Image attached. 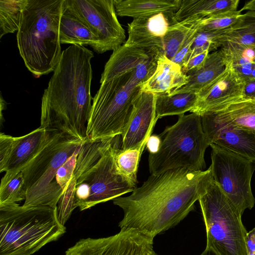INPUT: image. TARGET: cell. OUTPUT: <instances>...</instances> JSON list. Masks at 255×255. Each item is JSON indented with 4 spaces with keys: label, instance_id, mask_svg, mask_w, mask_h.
Returning a JSON list of instances; mask_svg holds the SVG:
<instances>
[{
    "label": "cell",
    "instance_id": "obj_38",
    "mask_svg": "<svg viewBox=\"0 0 255 255\" xmlns=\"http://www.w3.org/2000/svg\"><path fill=\"white\" fill-rule=\"evenodd\" d=\"M245 243L247 254L255 253V228L247 233Z\"/></svg>",
    "mask_w": 255,
    "mask_h": 255
},
{
    "label": "cell",
    "instance_id": "obj_31",
    "mask_svg": "<svg viewBox=\"0 0 255 255\" xmlns=\"http://www.w3.org/2000/svg\"><path fill=\"white\" fill-rule=\"evenodd\" d=\"M226 30L208 31L198 29L186 62L192 57L204 51L211 52L220 47L219 38Z\"/></svg>",
    "mask_w": 255,
    "mask_h": 255
},
{
    "label": "cell",
    "instance_id": "obj_3",
    "mask_svg": "<svg viewBox=\"0 0 255 255\" xmlns=\"http://www.w3.org/2000/svg\"><path fill=\"white\" fill-rule=\"evenodd\" d=\"M92 51L71 45L62 53L41 99L40 128L85 141L92 107Z\"/></svg>",
    "mask_w": 255,
    "mask_h": 255
},
{
    "label": "cell",
    "instance_id": "obj_26",
    "mask_svg": "<svg viewBox=\"0 0 255 255\" xmlns=\"http://www.w3.org/2000/svg\"><path fill=\"white\" fill-rule=\"evenodd\" d=\"M219 41L220 44L222 41H229L255 47V11H247L242 14L236 23L220 36Z\"/></svg>",
    "mask_w": 255,
    "mask_h": 255
},
{
    "label": "cell",
    "instance_id": "obj_30",
    "mask_svg": "<svg viewBox=\"0 0 255 255\" xmlns=\"http://www.w3.org/2000/svg\"><path fill=\"white\" fill-rule=\"evenodd\" d=\"M220 44L226 65L235 66L255 63L253 47L229 41H222Z\"/></svg>",
    "mask_w": 255,
    "mask_h": 255
},
{
    "label": "cell",
    "instance_id": "obj_4",
    "mask_svg": "<svg viewBox=\"0 0 255 255\" xmlns=\"http://www.w3.org/2000/svg\"><path fill=\"white\" fill-rule=\"evenodd\" d=\"M120 141L119 135L95 141L85 139L82 143L73 173L75 206L80 211L131 192L136 187L117 168Z\"/></svg>",
    "mask_w": 255,
    "mask_h": 255
},
{
    "label": "cell",
    "instance_id": "obj_9",
    "mask_svg": "<svg viewBox=\"0 0 255 255\" xmlns=\"http://www.w3.org/2000/svg\"><path fill=\"white\" fill-rule=\"evenodd\" d=\"M199 202L206 231V249L218 255H247V231L242 214L212 180Z\"/></svg>",
    "mask_w": 255,
    "mask_h": 255
},
{
    "label": "cell",
    "instance_id": "obj_37",
    "mask_svg": "<svg viewBox=\"0 0 255 255\" xmlns=\"http://www.w3.org/2000/svg\"><path fill=\"white\" fill-rule=\"evenodd\" d=\"M160 144V138L158 135H152L148 138L146 146L149 153L156 152L159 147Z\"/></svg>",
    "mask_w": 255,
    "mask_h": 255
},
{
    "label": "cell",
    "instance_id": "obj_20",
    "mask_svg": "<svg viewBox=\"0 0 255 255\" xmlns=\"http://www.w3.org/2000/svg\"><path fill=\"white\" fill-rule=\"evenodd\" d=\"M226 68V64L220 49L209 53L200 67L187 75L186 84L173 91L170 94L182 93L197 94L218 78Z\"/></svg>",
    "mask_w": 255,
    "mask_h": 255
},
{
    "label": "cell",
    "instance_id": "obj_24",
    "mask_svg": "<svg viewBox=\"0 0 255 255\" xmlns=\"http://www.w3.org/2000/svg\"><path fill=\"white\" fill-rule=\"evenodd\" d=\"M203 18L192 16L169 26L161 50L168 59L172 60L189 37L198 30Z\"/></svg>",
    "mask_w": 255,
    "mask_h": 255
},
{
    "label": "cell",
    "instance_id": "obj_19",
    "mask_svg": "<svg viewBox=\"0 0 255 255\" xmlns=\"http://www.w3.org/2000/svg\"><path fill=\"white\" fill-rule=\"evenodd\" d=\"M206 114L216 121L255 135V100L243 97L216 112Z\"/></svg>",
    "mask_w": 255,
    "mask_h": 255
},
{
    "label": "cell",
    "instance_id": "obj_32",
    "mask_svg": "<svg viewBox=\"0 0 255 255\" xmlns=\"http://www.w3.org/2000/svg\"><path fill=\"white\" fill-rule=\"evenodd\" d=\"M241 10L229 11L203 18L199 29L208 31L226 30L232 27L242 14Z\"/></svg>",
    "mask_w": 255,
    "mask_h": 255
},
{
    "label": "cell",
    "instance_id": "obj_41",
    "mask_svg": "<svg viewBox=\"0 0 255 255\" xmlns=\"http://www.w3.org/2000/svg\"><path fill=\"white\" fill-rule=\"evenodd\" d=\"M200 255H218L214 251L211 249H205Z\"/></svg>",
    "mask_w": 255,
    "mask_h": 255
},
{
    "label": "cell",
    "instance_id": "obj_43",
    "mask_svg": "<svg viewBox=\"0 0 255 255\" xmlns=\"http://www.w3.org/2000/svg\"><path fill=\"white\" fill-rule=\"evenodd\" d=\"M150 255H157V254H156L154 252H154H153V253H152Z\"/></svg>",
    "mask_w": 255,
    "mask_h": 255
},
{
    "label": "cell",
    "instance_id": "obj_44",
    "mask_svg": "<svg viewBox=\"0 0 255 255\" xmlns=\"http://www.w3.org/2000/svg\"><path fill=\"white\" fill-rule=\"evenodd\" d=\"M247 255H255V253H249V254H248Z\"/></svg>",
    "mask_w": 255,
    "mask_h": 255
},
{
    "label": "cell",
    "instance_id": "obj_8",
    "mask_svg": "<svg viewBox=\"0 0 255 255\" xmlns=\"http://www.w3.org/2000/svg\"><path fill=\"white\" fill-rule=\"evenodd\" d=\"M158 135L159 149L148 156L150 174L178 168L202 171L205 168L204 154L209 145L200 115L180 116L175 124L166 127Z\"/></svg>",
    "mask_w": 255,
    "mask_h": 255
},
{
    "label": "cell",
    "instance_id": "obj_2",
    "mask_svg": "<svg viewBox=\"0 0 255 255\" xmlns=\"http://www.w3.org/2000/svg\"><path fill=\"white\" fill-rule=\"evenodd\" d=\"M161 49L122 45L105 64L101 85L93 98L86 139L95 141L122 135L141 86L153 73Z\"/></svg>",
    "mask_w": 255,
    "mask_h": 255
},
{
    "label": "cell",
    "instance_id": "obj_22",
    "mask_svg": "<svg viewBox=\"0 0 255 255\" xmlns=\"http://www.w3.org/2000/svg\"><path fill=\"white\" fill-rule=\"evenodd\" d=\"M182 0H114L117 14L137 18L158 13L173 15Z\"/></svg>",
    "mask_w": 255,
    "mask_h": 255
},
{
    "label": "cell",
    "instance_id": "obj_12",
    "mask_svg": "<svg viewBox=\"0 0 255 255\" xmlns=\"http://www.w3.org/2000/svg\"><path fill=\"white\" fill-rule=\"evenodd\" d=\"M153 252V239L129 229L108 237L80 240L65 255H149Z\"/></svg>",
    "mask_w": 255,
    "mask_h": 255
},
{
    "label": "cell",
    "instance_id": "obj_13",
    "mask_svg": "<svg viewBox=\"0 0 255 255\" xmlns=\"http://www.w3.org/2000/svg\"><path fill=\"white\" fill-rule=\"evenodd\" d=\"M48 129L38 128L20 137L0 133V172L22 171L37 154L47 137Z\"/></svg>",
    "mask_w": 255,
    "mask_h": 255
},
{
    "label": "cell",
    "instance_id": "obj_11",
    "mask_svg": "<svg viewBox=\"0 0 255 255\" xmlns=\"http://www.w3.org/2000/svg\"><path fill=\"white\" fill-rule=\"evenodd\" d=\"M64 3L96 35L99 53L114 51L125 43V31L118 20L114 0H64Z\"/></svg>",
    "mask_w": 255,
    "mask_h": 255
},
{
    "label": "cell",
    "instance_id": "obj_33",
    "mask_svg": "<svg viewBox=\"0 0 255 255\" xmlns=\"http://www.w3.org/2000/svg\"><path fill=\"white\" fill-rule=\"evenodd\" d=\"M76 181L74 177L69 182L57 204L58 219L64 225L71 216L75 206V190Z\"/></svg>",
    "mask_w": 255,
    "mask_h": 255
},
{
    "label": "cell",
    "instance_id": "obj_16",
    "mask_svg": "<svg viewBox=\"0 0 255 255\" xmlns=\"http://www.w3.org/2000/svg\"><path fill=\"white\" fill-rule=\"evenodd\" d=\"M201 118L209 146L217 145L255 162V134L216 121L206 114Z\"/></svg>",
    "mask_w": 255,
    "mask_h": 255
},
{
    "label": "cell",
    "instance_id": "obj_5",
    "mask_svg": "<svg viewBox=\"0 0 255 255\" xmlns=\"http://www.w3.org/2000/svg\"><path fill=\"white\" fill-rule=\"evenodd\" d=\"M64 0H27L17 31V47L28 70L38 78L53 72L62 51L59 25Z\"/></svg>",
    "mask_w": 255,
    "mask_h": 255
},
{
    "label": "cell",
    "instance_id": "obj_21",
    "mask_svg": "<svg viewBox=\"0 0 255 255\" xmlns=\"http://www.w3.org/2000/svg\"><path fill=\"white\" fill-rule=\"evenodd\" d=\"M59 38L61 44L89 45L99 53V43L96 35L85 23L67 8L64 2L60 21Z\"/></svg>",
    "mask_w": 255,
    "mask_h": 255
},
{
    "label": "cell",
    "instance_id": "obj_35",
    "mask_svg": "<svg viewBox=\"0 0 255 255\" xmlns=\"http://www.w3.org/2000/svg\"><path fill=\"white\" fill-rule=\"evenodd\" d=\"M209 53L207 50L190 58L182 67L183 72L187 75L200 67L204 63Z\"/></svg>",
    "mask_w": 255,
    "mask_h": 255
},
{
    "label": "cell",
    "instance_id": "obj_18",
    "mask_svg": "<svg viewBox=\"0 0 255 255\" xmlns=\"http://www.w3.org/2000/svg\"><path fill=\"white\" fill-rule=\"evenodd\" d=\"M187 83V76L182 67L168 59L161 51L155 69L141 86V92L151 93L156 95L169 94Z\"/></svg>",
    "mask_w": 255,
    "mask_h": 255
},
{
    "label": "cell",
    "instance_id": "obj_14",
    "mask_svg": "<svg viewBox=\"0 0 255 255\" xmlns=\"http://www.w3.org/2000/svg\"><path fill=\"white\" fill-rule=\"evenodd\" d=\"M245 82L230 65L209 85L197 94V100L190 111L200 116L216 112L243 98Z\"/></svg>",
    "mask_w": 255,
    "mask_h": 255
},
{
    "label": "cell",
    "instance_id": "obj_36",
    "mask_svg": "<svg viewBox=\"0 0 255 255\" xmlns=\"http://www.w3.org/2000/svg\"><path fill=\"white\" fill-rule=\"evenodd\" d=\"M254 63L252 62L235 66H231L233 67L238 76L246 82L250 80Z\"/></svg>",
    "mask_w": 255,
    "mask_h": 255
},
{
    "label": "cell",
    "instance_id": "obj_34",
    "mask_svg": "<svg viewBox=\"0 0 255 255\" xmlns=\"http://www.w3.org/2000/svg\"><path fill=\"white\" fill-rule=\"evenodd\" d=\"M80 147L77 149L73 154L57 170L56 180L63 191L66 188L73 176L77 158Z\"/></svg>",
    "mask_w": 255,
    "mask_h": 255
},
{
    "label": "cell",
    "instance_id": "obj_6",
    "mask_svg": "<svg viewBox=\"0 0 255 255\" xmlns=\"http://www.w3.org/2000/svg\"><path fill=\"white\" fill-rule=\"evenodd\" d=\"M65 231L57 208L18 204L0 207V255H31Z\"/></svg>",
    "mask_w": 255,
    "mask_h": 255
},
{
    "label": "cell",
    "instance_id": "obj_15",
    "mask_svg": "<svg viewBox=\"0 0 255 255\" xmlns=\"http://www.w3.org/2000/svg\"><path fill=\"white\" fill-rule=\"evenodd\" d=\"M156 95L141 92L136 99L122 136V150L144 148L158 119L155 112Z\"/></svg>",
    "mask_w": 255,
    "mask_h": 255
},
{
    "label": "cell",
    "instance_id": "obj_17",
    "mask_svg": "<svg viewBox=\"0 0 255 255\" xmlns=\"http://www.w3.org/2000/svg\"><path fill=\"white\" fill-rule=\"evenodd\" d=\"M172 16L160 13L134 18L128 24V38L123 45L136 48L157 47L162 50L168 27L175 23Z\"/></svg>",
    "mask_w": 255,
    "mask_h": 255
},
{
    "label": "cell",
    "instance_id": "obj_29",
    "mask_svg": "<svg viewBox=\"0 0 255 255\" xmlns=\"http://www.w3.org/2000/svg\"><path fill=\"white\" fill-rule=\"evenodd\" d=\"M143 148L118 150L116 164L119 172L133 185H136L139 161Z\"/></svg>",
    "mask_w": 255,
    "mask_h": 255
},
{
    "label": "cell",
    "instance_id": "obj_25",
    "mask_svg": "<svg viewBox=\"0 0 255 255\" xmlns=\"http://www.w3.org/2000/svg\"><path fill=\"white\" fill-rule=\"evenodd\" d=\"M197 94L182 93L175 94L156 95L155 112L158 119L164 116H181L191 111L195 106Z\"/></svg>",
    "mask_w": 255,
    "mask_h": 255
},
{
    "label": "cell",
    "instance_id": "obj_10",
    "mask_svg": "<svg viewBox=\"0 0 255 255\" xmlns=\"http://www.w3.org/2000/svg\"><path fill=\"white\" fill-rule=\"evenodd\" d=\"M210 146L213 180L243 215L255 203L251 184L255 162L217 145Z\"/></svg>",
    "mask_w": 255,
    "mask_h": 255
},
{
    "label": "cell",
    "instance_id": "obj_39",
    "mask_svg": "<svg viewBox=\"0 0 255 255\" xmlns=\"http://www.w3.org/2000/svg\"><path fill=\"white\" fill-rule=\"evenodd\" d=\"M244 97L255 100V79L245 82Z\"/></svg>",
    "mask_w": 255,
    "mask_h": 255
},
{
    "label": "cell",
    "instance_id": "obj_28",
    "mask_svg": "<svg viewBox=\"0 0 255 255\" xmlns=\"http://www.w3.org/2000/svg\"><path fill=\"white\" fill-rule=\"evenodd\" d=\"M27 0H0V38L17 31Z\"/></svg>",
    "mask_w": 255,
    "mask_h": 255
},
{
    "label": "cell",
    "instance_id": "obj_45",
    "mask_svg": "<svg viewBox=\"0 0 255 255\" xmlns=\"http://www.w3.org/2000/svg\"><path fill=\"white\" fill-rule=\"evenodd\" d=\"M254 51V56H255V46L253 47Z\"/></svg>",
    "mask_w": 255,
    "mask_h": 255
},
{
    "label": "cell",
    "instance_id": "obj_27",
    "mask_svg": "<svg viewBox=\"0 0 255 255\" xmlns=\"http://www.w3.org/2000/svg\"><path fill=\"white\" fill-rule=\"evenodd\" d=\"M26 191L22 171L6 172L1 180L0 185V207L17 204L25 200Z\"/></svg>",
    "mask_w": 255,
    "mask_h": 255
},
{
    "label": "cell",
    "instance_id": "obj_1",
    "mask_svg": "<svg viewBox=\"0 0 255 255\" xmlns=\"http://www.w3.org/2000/svg\"><path fill=\"white\" fill-rule=\"evenodd\" d=\"M212 180L210 167L206 170L178 168L150 174L129 195L113 200L124 212L119 227L154 239L194 210L195 202Z\"/></svg>",
    "mask_w": 255,
    "mask_h": 255
},
{
    "label": "cell",
    "instance_id": "obj_40",
    "mask_svg": "<svg viewBox=\"0 0 255 255\" xmlns=\"http://www.w3.org/2000/svg\"><path fill=\"white\" fill-rule=\"evenodd\" d=\"M240 10L255 11V0L248 1Z\"/></svg>",
    "mask_w": 255,
    "mask_h": 255
},
{
    "label": "cell",
    "instance_id": "obj_42",
    "mask_svg": "<svg viewBox=\"0 0 255 255\" xmlns=\"http://www.w3.org/2000/svg\"><path fill=\"white\" fill-rule=\"evenodd\" d=\"M255 79V63H254L252 73L250 77V80Z\"/></svg>",
    "mask_w": 255,
    "mask_h": 255
},
{
    "label": "cell",
    "instance_id": "obj_23",
    "mask_svg": "<svg viewBox=\"0 0 255 255\" xmlns=\"http://www.w3.org/2000/svg\"><path fill=\"white\" fill-rule=\"evenodd\" d=\"M239 0H182L172 19L175 23L195 15L203 17L236 10Z\"/></svg>",
    "mask_w": 255,
    "mask_h": 255
},
{
    "label": "cell",
    "instance_id": "obj_7",
    "mask_svg": "<svg viewBox=\"0 0 255 255\" xmlns=\"http://www.w3.org/2000/svg\"><path fill=\"white\" fill-rule=\"evenodd\" d=\"M84 141L60 131L48 129L41 148L22 171L26 191L23 206L57 208L63 191L56 182V172Z\"/></svg>",
    "mask_w": 255,
    "mask_h": 255
}]
</instances>
